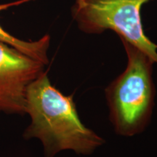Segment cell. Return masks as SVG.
<instances>
[{
	"label": "cell",
	"instance_id": "277c9868",
	"mask_svg": "<svg viewBox=\"0 0 157 157\" xmlns=\"http://www.w3.org/2000/svg\"><path fill=\"white\" fill-rule=\"evenodd\" d=\"M45 65L0 42V114H25L29 85Z\"/></svg>",
	"mask_w": 157,
	"mask_h": 157
},
{
	"label": "cell",
	"instance_id": "5b68a950",
	"mask_svg": "<svg viewBox=\"0 0 157 157\" xmlns=\"http://www.w3.org/2000/svg\"><path fill=\"white\" fill-rule=\"evenodd\" d=\"M26 1H29V0H19L15 2L0 5V11L13 7V6L20 5ZM0 42L10 45L26 56L42 63L45 66L49 63L48 50L50 44V36L48 34L44 35V36L36 41L28 42V41L20 39L10 34L0 25Z\"/></svg>",
	"mask_w": 157,
	"mask_h": 157
},
{
	"label": "cell",
	"instance_id": "6da1fadb",
	"mask_svg": "<svg viewBox=\"0 0 157 157\" xmlns=\"http://www.w3.org/2000/svg\"><path fill=\"white\" fill-rule=\"evenodd\" d=\"M25 113L31 122L23 137L40 140L45 157H54L65 150L89 155L105 143L80 120L73 95L57 89L45 71L29 85Z\"/></svg>",
	"mask_w": 157,
	"mask_h": 157
},
{
	"label": "cell",
	"instance_id": "7a4b0ae2",
	"mask_svg": "<svg viewBox=\"0 0 157 157\" xmlns=\"http://www.w3.org/2000/svg\"><path fill=\"white\" fill-rule=\"evenodd\" d=\"M127 57L125 70L105 89L109 118L116 132L132 137L148 126L154 107V60L120 38Z\"/></svg>",
	"mask_w": 157,
	"mask_h": 157
},
{
	"label": "cell",
	"instance_id": "3957f363",
	"mask_svg": "<svg viewBox=\"0 0 157 157\" xmlns=\"http://www.w3.org/2000/svg\"><path fill=\"white\" fill-rule=\"evenodd\" d=\"M152 0H75L71 16L88 34L115 31L119 38L136 46L157 63V44L145 34L141 9Z\"/></svg>",
	"mask_w": 157,
	"mask_h": 157
}]
</instances>
